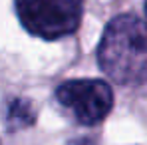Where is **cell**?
<instances>
[{"mask_svg":"<svg viewBox=\"0 0 147 145\" xmlns=\"http://www.w3.org/2000/svg\"><path fill=\"white\" fill-rule=\"evenodd\" d=\"M16 14L26 30L44 40H58L78 30L82 0H16Z\"/></svg>","mask_w":147,"mask_h":145,"instance_id":"obj_2","label":"cell"},{"mask_svg":"<svg viewBox=\"0 0 147 145\" xmlns=\"http://www.w3.org/2000/svg\"><path fill=\"white\" fill-rule=\"evenodd\" d=\"M36 119V111L32 107V103L28 99L16 97L8 103V111H6V123L10 129H22L32 125Z\"/></svg>","mask_w":147,"mask_h":145,"instance_id":"obj_4","label":"cell"},{"mask_svg":"<svg viewBox=\"0 0 147 145\" xmlns=\"http://www.w3.org/2000/svg\"><path fill=\"white\" fill-rule=\"evenodd\" d=\"M101 70L113 82L139 86L147 82V22L121 14L105 26L98 46Z\"/></svg>","mask_w":147,"mask_h":145,"instance_id":"obj_1","label":"cell"},{"mask_svg":"<svg viewBox=\"0 0 147 145\" xmlns=\"http://www.w3.org/2000/svg\"><path fill=\"white\" fill-rule=\"evenodd\" d=\"M56 97L82 125L103 121L113 107V92L101 80H68L60 84Z\"/></svg>","mask_w":147,"mask_h":145,"instance_id":"obj_3","label":"cell"},{"mask_svg":"<svg viewBox=\"0 0 147 145\" xmlns=\"http://www.w3.org/2000/svg\"><path fill=\"white\" fill-rule=\"evenodd\" d=\"M145 14H147V2H145Z\"/></svg>","mask_w":147,"mask_h":145,"instance_id":"obj_5","label":"cell"}]
</instances>
